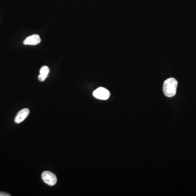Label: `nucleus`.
<instances>
[{
	"instance_id": "f257e3e1",
	"label": "nucleus",
	"mask_w": 196,
	"mask_h": 196,
	"mask_svg": "<svg viewBox=\"0 0 196 196\" xmlns=\"http://www.w3.org/2000/svg\"><path fill=\"white\" fill-rule=\"evenodd\" d=\"M178 81L174 78L171 77L165 80L163 85V92L165 96L173 97L176 94Z\"/></svg>"
},
{
	"instance_id": "f03ea898",
	"label": "nucleus",
	"mask_w": 196,
	"mask_h": 196,
	"mask_svg": "<svg viewBox=\"0 0 196 196\" xmlns=\"http://www.w3.org/2000/svg\"><path fill=\"white\" fill-rule=\"evenodd\" d=\"M41 178L44 182L49 186H54L57 181L56 175L50 171L44 172L41 174Z\"/></svg>"
},
{
	"instance_id": "7ed1b4c3",
	"label": "nucleus",
	"mask_w": 196,
	"mask_h": 196,
	"mask_svg": "<svg viewBox=\"0 0 196 196\" xmlns=\"http://www.w3.org/2000/svg\"><path fill=\"white\" fill-rule=\"evenodd\" d=\"M93 96L98 99H108L110 96V93L106 88L99 87L97 88L93 92Z\"/></svg>"
},
{
	"instance_id": "20e7f679",
	"label": "nucleus",
	"mask_w": 196,
	"mask_h": 196,
	"mask_svg": "<svg viewBox=\"0 0 196 196\" xmlns=\"http://www.w3.org/2000/svg\"><path fill=\"white\" fill-rule=\"evenodd\" d=\"M30 111L28 108H24L20 111L16 115L14 122L17 124H19L23 122L24 120L29 115Z\"/></svg>"
},
{
	"instance_id": "39448f33",
	"label": "nucleus",
	"mask_w": 196,
	"mask_h": 196,
	"mask_svg": "<svg viewBox=\"0 0 196 196\" xmlns=\"http://www.w3.org/2000/svg\"><path fill=\"white\" fill-rule=\"evenodd\" d=\"M41 42V39L38 34H33L25 39L24 44L27 45H36Z\"/></svg>"
},
{
	"instance_id": "423d86ee",
	"label": "nucleus",
	"mask_w": 196,
	"mask_h": 196,
	"mask_svg": "<svg viewBox=\"0 0 196 196\" xmlns=\"http://www.w3.org/2000/svg\"><path fill=\"white\" fill-rule=\"evenodd\" d=\"M50 72L49 68L47 66H43L40 69V75L38 76L39 80L40 81H44L48 76V74Z\"/></svg>"
},
{
	"instance_id": "0eeeda50",
	"label": "nucleus",
	"mask_w": 196,
	"mask_h": 196,
	"mask_svg": "<svg viewBox=\"0 0 196 196\" xmlns=\"http://www.w3.org/2000/svg\"><path fill=\"white\" fill-rule=\"evenodd\" d=\"M11 194H9L8 193L4 192H0V196H10Z\"/></svg>"
}]
</instances>
